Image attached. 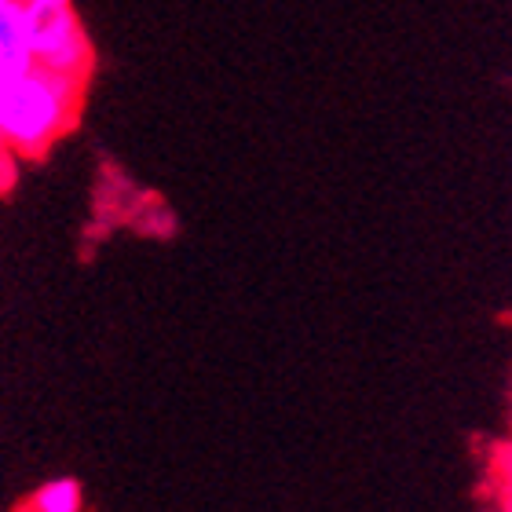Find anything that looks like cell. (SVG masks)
Returning <instances> with one entry per match:
<instances>
[{
	"mask_svg": "<svg viewBox=\"0 0 512 512\" xmlns=\"http://www.w3.org/2000/svg\"><path fill=\"white\" fill-rule=\"evenodd\" d=\"M37 66L22 0H0V77L26 74Z\"/></svg>",
	"mask_w": 512,
	"mask_h": 512,
	"instance_id": "obj_3",
	"label": "cell"
},
{
	"mask_svg": "<svg viewBox=\"0 0 512 512\" xmlns=\"http://www.w3.org/2000/svg\"><path fill=\"white\" fill-rule=\"evenodd\" d=\"M85 81L44 66L0 77V143L15 154L37 158L74 125Z\"/></svg>",
	"mask_w": 512,
	"mask_h": 512,
	"instance_id": "obj_1",
	"label": "cell"
},
{
	"mask_svg": "<svg viewBox=\"0 0 512 512\" xmlns=\"http://www.w3.org/2000/svg\"><path fill=\"white\" fill-rule=\"evenodd\" d=\"M22 11H26V30H30L37 66L88 81L92 44L77 22L74 4L70 0H22Z\"/></svg>",
	"mask_w": 512,
	"mask_h": 512,
	"instance_id": "obj_2",
	"label": "cell"
},
{
	"mask_svg": "<svg viewBox=\"0 0 512 512\" xmlns=\"http://www.w3.org/2000/svg\"><path fill=\"white\" fill-rule=\"evenodd\" d=\"M22 509L30 512H77L81 509V483L77 480H52L41 491L30 494Z\"/></svg>",
	"mask_w": 512,
	"mask_h": 512,
	"instance_id": "obj_4",
	"label": "cell"
},
{
	"mask_svg": "<svg viewBox=\"0 0 512 512\" xmlns=\"http://www.w3.org/2000/svg\"><path fill=\"white\" fill-rule=\"evenodd\" d=\"M11 176V161H8V147L0 143V187H4V180Z\"/></svg>",
	"mask_w": 512,
	"mask_h": 512,
	"instance_id": "obj_6",
	"label": "cell"
},
{
	"mask_svg": "<svg viewBox=\"0 0 512 512\" xmlns=\"http://www.w3.org/2000/svg\"><path fill=\"white\" fill-rule=\"evenodd\" d=\"M498 476H502V498H505V509H512V447L502 454V469H498Z\"/></svg>",
	"mask_w": 512,
	"mask_h": 512,
	"instance_id": "obj_5",
	"label": "cell"
}]
</instances>
